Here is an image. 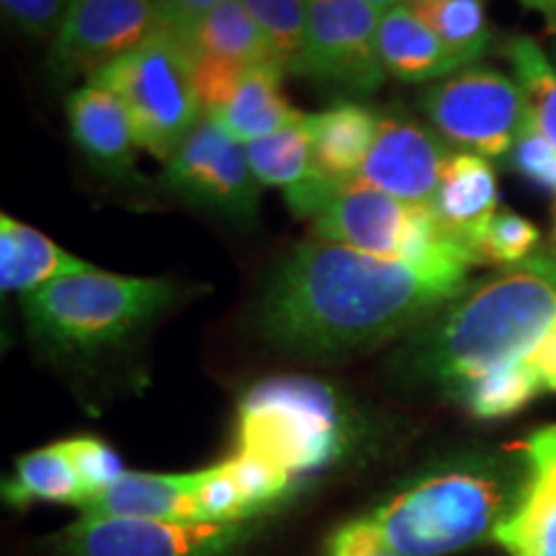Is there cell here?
I'll return each mask as SVG.
<instances>
[{"label": "cell", "mask_w": 556, "mask_h": 556, "mask_svg": "<svg viewBox=\"0 0 556 556\" xmlns=\"http://www.w3.org/2000/svg\"><path fill=\"white\" fill-rule=\"evenodd\" d=\"M240 454L291 479L315 475L343 454L345 417L336 389L309 377H274L238 407Z\"/></svg>", "instance_id": "cell-4"}, {"label": "cell", "mask_w": 556, "mask_h": 556, "mask_svg": "<svg viewBox=\"0 0 556 556\" xmlns=\"http://www.w3.org/2000/svg\"><path fill=\"white\" fill-rule=\"evenodd\" d=\"M281 78L283 70L276 65L250 67L227 106L208 116V119L217 122L229 137H235L242 144H250L255 139H263L278 129L302 122V111L291 106L287 96H283Z\"/></svg>", "instance_id": "cell-21"}, {"label": "cell", "mask_w": 556, "mask_h": 556, "mask_svg": "<svg viewBox=\"0 0 556 556\" xmlns=\"http://www.w3.org/2000/svg\"><path fill=\"white\" fill-rule=\"evenodd\" d=\"M523 456L520 495L492 539L510 556H556V426L528 435Z\"/></svg>", "instance_id": "cell-14"}, {"label": "cell", "mask_w": 556, "mask_h": 556, "mask_svg": "<svg viewBox=\"0 0 556 556\" xmlns=\"http://www.w3.org/2000/svg\"><path fill=\"white\" fill-rule=\"evenodd\" d=\"M505 54L523 90L528 116L556 148V67L531 37H513Z\"/></svg>", "instance_id": "cell-27"}, {"label": "cell", "mask_w": 556, "mask_h": 556, "mask_svg": "<svg viewBox=\"0 0 556 556\" xmlns=\"http://www.w3.org/2000/svg\"><path fill=\"white\" fill-rule=\"evenodd\" d=\"M528 364L539 374L544 392H556V328L548 332V338L539 345Z\"/></svg>", "instance_id": "cell-37"}, {"label": "cell", "mask_w": 556, "mask_h": 556, "mask_svg": "<svg viewBox=\"0 0 556 556\" xmlns=\"http://www.w3.org/2000/svg\"><path fill=\"white\" fill-rule=\"evenodd\" d=\"M163 29L184 39L208 11L217 9L225 0H157Z\"/></svg>", "instance_id": "cell-36"}, {"label": "cell", "mask_w": 556, "mask_h": 556, "mask_svg": "<svg viewBox=\"0 0 556 556\" xmlns=\"http://www.w3.org/2000/svg\"><path fill=\"white\" fill-rule=\"evenodd\" d=\"M178 296L168 278L103 274L65 276L24 294L34 336L58 348H101L119 343Z\"/></svg>", "instance_id": "cell-5"}, {"label": "cell", "mask_w": 556, "mask_h": 556, "mask_svg": "<svg viewBox=\"0 0 556 556\" xmlns=\"http://www.w3.org/2000/svg\"><path fill=\"white\" fill-rule=\"evenodd\" d=\"M405 5L469 65L490 47L492 26L484 0H405Z\"/></svg>", "instance_id": "cell-26"}, {"label": "cell", "mask_w": 556, "mask_h": 556, "mask_svg": "<svg viewBox=\"0 0 556 556\" xmlns=\"http://www.w3.org/2000/svg\"><path fill=\"white\" fill-rule=\"evenodd\" d=\"M477 263L469 248L413 263L319 238L302 242L270 276L263 332L296 353L364 351L456 299Z\"/></svg>", "instance_id": "cell-1"}, {"label": "cell", "mask_w": 556, "mask_h": 556, "mask_svg": "<svg viewBox=\"0 0 556 556\" xmlns=\"http://www.w3.org/2000/svg\"><path fill=\"white\" fill-rule=\"evenodd\" d=\"M381 11L368 0H307V37L296 75L368 96L384 83Z\"/></svg>", "instance_id": "cell-10"}, {"label": "cell", "mask_w": 556, "mask_h": 556, "mask_svg": "<svg viewBox=\"0 0 556 556\" xmlns=\"http://www.w3.org/2000/svg\"><path fill=\"white\" fill-rule=\"evenodd\" d=\"M242 536V523H168L83 516L60 536L67 556H217Z\"/></svg>", "instance_id": "cell-12"}, {"label": "cell", "mask_w": 556, "mask_h": 556, "mask_svg": "<svg viewBox=\"0 0 556 556\" xmlns=\"http://www.w3.org/2000/svg\"><path fill=\"white\" fill-rule=\"evenodd\" d=\"M163 184L178 199L235 222L255 219L261 180L250 168L245 144L204 116L165 160Z\"/></svg>", "instance_id": "cell-9"}, {"label": "cell", "mask_w": 556, "mask_h": 556, "mask_svg": "<svg viewBox=\"0 0 556 556\" xmlns=\"http://www.w3.org/2000/svg\"><path fill=\"white\" fill-rule=\"evenodd\" d=\"M379 58L387 75L402 83L446 80L469 62L451 50L405 3L381 13Z\"/></svg>", "instance_id": "cell-19"}, {"label": "cell", "mask_w": 556, "mask_h": 556, "mask_svg": "<svg viewBox=\"0 0 556 556\" xmlns=\"http://www.w3.org/2000/svg\"><path fill=\"white\" fill-rule=\"evenodd\" d=\"M90 83L124 103L139 148L160 160H168L204 119L189 47L165 29L111 62Z\"/></svg>", "instance_id": "cell-6"}, {"label": "cell", "mask_w": 556, "mask_h": 556, "mask_svg": "<svg viewBox=\"0 0 556 556\" xmlns=\"http://www.w3.org/2000/svg\"><path fill=\"white\" fill-rule=\"evenodd\" d=\"M312 225L319 240L413 263L467 248L443 232L430 204H407L361 180L340 186L312 217Z\"/></svg>", "instance_id": "cell-7"}, {"label": "cell", "mask_w": 556, "mask_h": 556, "mask_svg": "<svg viewBox=\"0 0 556 556\" xmlns=\"http://www.w3.org/2000/svg\"><path fill=\"white\" fill-rule=\"evenodd\" d=\"M250 168L261 186L296 189L312 176V135L307 116L274 135L245 144Z\"/></svg>", "instance_id": "cell-25"}, {"label": "cell", "mask_w": 556, "mask_h": 556, "mask_svg": "<svg viewBox=\"0 0 556 556\" xmlns=\"http://www.w3.org/2000/svg\"><path fill=\"white\" fill-rule=\"evenodd\" d=\"M160 29L157 0H73L52 39L50 70L58 80L93 78Z\"/></svg>", "instance_id": "cell-11"}, {"label": "cell", "mask_w": 556, "mask_h": 556, "mask_svg": "<svg viewBox=\"0 0 556 556\" xmlns=\"http://www.w3.org/2000/svg\"><path fill=\"white\" fill-rule=\"evenodd\" d=\"M520 495L490 462H464L417 479L374 513L400 556H441L492 536Z\"/></svg>", "instance_id": "cell-3"}, {"label": "cell", "mask_w": 556, "mask_h": 556, "mask_svg": "<svg viewBox=\"0 0 556 556\" xmlns=\"http://www.w3.org/2000/svg\"><path fill=\"white\" fill-rule=\"evenodd\" d=\"M193 60V80H197V93L204 109V116L217 114L225 109L235 90L240 88L242 78L248 75L250 67L242 62L219 60V58H191Z\"/></svg>", "instance_id": "cell-33"}, {"label": "cell", "mask_w": 556, "mask_h": 556, "mask_svg": "<svg viewBox=\"0 0 556 556\" xmlns=\"http://www.w3.org/2000/svg\"><path fill=\"white\" fill-rule=\"evenodd\" d=\"M266 37L276 65L296 75L307 37V0H242Z\"/></svg>", "instance_id": "cell-28"}, {"label": "cell", "mask_w": 556, "mask_h": 556, "mask_svg": "<svg viewBox=\"0 0 556 556\" xmlns=\"http://www.w3.org/2000/svg\"><path fill=\"white\" fill-rule=\"evenodd\" d=\"M507 160L526 180L556 197V148L541 135L531 116H526L523 129H520Z\"/></svg>", "instance_id": "cell-32"}, {"label": "cell", "mask_w": 556, "mask_h": 556, "mask_svg": "<svg viewBox=\"0 0 556 556\" xmlns=\"http://www.w3.org/2000/svg\"><path fill=\"white\" fill-rule=\"evenodd\" d=\"M312 135V178L328 189L356 180L371 152L379 114L364 103L343 101L307 116Z\"/></svg>", "instance_id": "cell-17"}, {"label": "cell", "mask_w": 556, "mask_h": 556, "mask_svg": "<svg viewBox=\"0 0 556 556\" xmlns=\"http://www.w3.org/2000/svg\"><path fill=\"white\" fill-rule=\"evenodd\" d=\"M422 109L446 142L486 160L510 155L528 116L518 80L492 67H464L438 80Z\"/></svg>", "instance_id": "cell-8"}, {"label": "cell", "mask_w": 556, "mask_h": 556, "mask_svg": "<svg viewBox=\"0 0 556 556\" xmlns=\"http://www.w3.org/2000/svg\"><path fill=\"white\" fill-rule=\"evenodd\" d=\"M180 41L189 47L191 58H219L242 62V65H276L266 37L242 0L219 3Z\"/></svg>", "instance_id": "cell-22"}, {"label": "cell", "mask_w": 556, "mask_h": 556, "mask_svg": "<svg viewBox=\"0 0 556 556\" xmlns=\"http://www.w3.org/2000/svg\"><path fill=\"white\" fill-rule=\"evenodd\" d=\"M5 18L34 39H54L73 0H0Z\"/></svg>", "instance_id": "cell-34"}, {"label": "cell", "mask_w": 556, "mask_h": 556, "mask_svg": "<svg viewBox=\"0 0 556 556\" xmlns=\"http://www.w3.org/2000/svg\"><path fill=\"white\" fill-rule=\"evenodd\" d=\"M5 500L16 507H26L37 500H52V503H75L86 505V490H83L78 471L73 469L62 443L31 451L16 462V475L3 486Z\"/></svg>", "instance_id": "cell-23"}, {"label": "cell", "mask_w": 556, "mask_h": 556, "mask_svg": "<svg viewBox=\"0 0 556 556\" xmlns=\"http://www.w3.org/2000/svg\"><path fill=\"white\" fill-rule=\"evenodd\" d=\"M197 513L199 523H242L248 518L227 462L197 471Z\"/></svg>", "instance_id": "cell-30"}, {"label": "cell", "mask_w": 556, "mask_h": 556, "mask_svg": "<svg viewBox=\"0 0 556 556\" xmlns=\"http://www.w3.org/2000/svg\"><path fill=\"white\" fill-rule=\"evenodd\" d=\"M67 122L75 148L106 176H127L137 163L139 139L124 103L106 88L88 83L67 99Z\"/></svg>", "instance_id": "cell-15"}, {"label": "cell", "mask_w": 556, "mask_h": 556, "mask_svg": "<svg viewBox=\"0 0 556 556\" xmlns=\"http://www.w3.org/2000/svg\"><path fill=\"white\" fill-rule=\"evenodd\" d=\"M554 235H556V232H554Z\"/></svg>", "instance_id": "cell-40"}, {"label": "cell", "mask_w": 556, "mask_h": 556, "mask_svg": "<svg viewBox=\"0 0 556 556\" xmlns=\"http://www.w3.org/2000/svg\"><path fill=\"white\" fill-rule=\"evenodd\" d=\"M556 328V253H541L467 291L433 338L426 368L451 387L490 371L528 364Z\"/></svg>", "instance_id": "cell-2"}, {"label": "cell", "mask_w": 556, "mask_h": 556, "mask_svg": "<svg viewBox=\"0 0 556 556\" xmlns=\"http://www.w3.org/2000/svg\"><path fill=\"white\" fill-rule=\"evenodd\" d=\"M90 518H148L199 523L197 471L193 475H139L127 471L101 495L83 505Z\"/></svg>", "instance_id": "cell-18"}, {"label": "cell", "mask_w": 556, "mask_h": 556, "mask_svg": "<svg viewBox=\"0 0 556 556\" xmlns=\"http://www.w3.org/2000/svg\"><path fill=\"white\" fill-rule=\"evenodd\" d=\"M454 392L475 417L497 420V417L516 415L518 409H523L528 402L544 392V387L531 364H513L490 368L458 384Z\"/></svg>", "instance_id": "cell-24"}, {"label": "cell", "mask_w": 556, "mask_h": 556, "mask_svg": "<svg viewBox=\"0 0 556 556\" xmlns=\"http://www.w3.org/2000/svg\"><path fill=\"white\" fill-rule=\"evenodd\" d=\"M392 548L387 546L384 536H381L377 520L374 516L356 518L351 523L340 526L332 533L328 546H325V556H387Z\"/></svg>", "instance_id": "cell-35"}, {"label": "cell", "mask_w": 556, "mask_h": 556, "mask_svg": "<svg viewBox=\"0 0 556 556\" xmlns=\"http://www.w3.org/2000/svg\"><path fill=\"white\" fill-rule=\"evenodd\" d=\"M448 157L435 131L402 111H384L356 180L407 204H430Z\"/></svg>", "instance_id": "cell-13"}, {"label": "cell", "mask_w": 556, "mask_h": 556, "mask_svg": "<svg viewBox=\"0 0 556 556\" xmlns=\"http://www.w3.org/2000/svg\"><path fill=\"white\" fill-rule=\"evenodd\" d=\"M430 206L443 232L477 253L484 227L497 214V176L490 160L475 152H454L443 165Z\"/></svg>", "instance_id": "cell-16"}, {"label": "cell", "mask_w": 556, "mask_h": 556, "mask_svg": "<svg viewBox=\"0 0 556 556\" xmlns=\"http://www.w3.org/2000/svg\"><path fill=\"white\" fill-rule=\"evenodd\" d=\"M62 446H65L73 469L78 471L83 490L88 495L86 503L127 475L116 451L99 438H70V441H62Z\"/></svg>", "instance_id": "cell-31"}, {"label": "cell", "mask_w": 556, "mask_h": 556, "mask_svg": "<svg viewBox=\"0 0 556 556\" xmlns=\"http://www.w3.org/2000/svg\"><path fill=\"white\" fill-rule=\"evenodd\" d=\"M539 242L541 232L531 219L520 217L516 212H497L477 242V255L482 263H497V266L510 268L533 258Z\"/></svg>", "instance_id": "cell-29"}, {"label": "cell", "mask_w": 556, "mask_h": 556, "mask_svg": "<svg viewBox=\"0 0 556 556\" xmlns=\"http://www.w3.org/2000/svg\"><path fill=\"white\" fill-rule=\"evenodd\" d=\"M96 266L62 250L58 242L24 222L0 217V289L31 294L65 276L90 274Z\"/></svg>", "instance_id": "cell-20"}, {"label": "cell", "mask_w": 556, "mask_h": 556, "mask_svg": "<svg viewBox=\"0 0 556 556\" xmlns=\"http://www.w3.org/2000/svg\"><path fill=\"white\" fill-rule=\"evenodd\" d=\"M368 3L371 5H377V9L384 13V11H389V9H394V5H402L405 3V0H368Z\"/></svg>", "instance_id": "cell-39"}, {"label": "cell", "mask_w": 556, "mask_h": 556, "mask_svg": "<svg viewBox=\"0 0 556 556\" xmlns=\"http://www.w3.org/2000/svg\"><path fill=\"white\" fill-rule=\"evenodd\" d=\"M520 5L528 11H536L539 16H544L548 31H556V0H518Z\"/></svg>", "instance_id": "cell-38"}]
</instances>
